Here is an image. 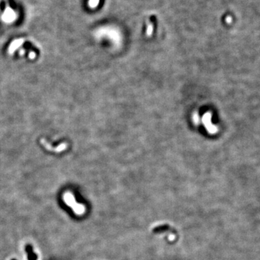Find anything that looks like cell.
<instances>
[{"instance_id": "obj_1", "label": "cell", "mask_w": 260, "mask_h": 260, "mask_svg": "<svg viewBox=\"0 0 260 260\" xmlns=\"http://www.w3.org/2000/svg\"><path fill=\"white\" fill-rule=\"evenodd\" d=\"M64 200L66 203L69 206H71L73 209V210L77 215H82L85 212V207L82 204H79L76 203V201L74 200V198L71 193H66L64 194Z\"/></svg>"}, {"instance_id": "obj_2", "label": "cell", "mask_w": 260, "mask_h": 260, "mask_svg": "<svg viewBox=\"0 0 260 260\" xmlns=\"http://www.w3.org/2000/svg\"><path fill=\"white\" fill-rule=\"evenodd\" d=\"M99 1L100 0H89L88 4H89L90 7H91V8H96L98 4H99Z\"/></svg>"}, {"instance_id": "obj_3", "label": "cell", "mask_w": 260, "mask_h": 260, "mask_svg": "<svg viewBox=\"0 0 260 260\" xmlns=\"http://www.w3.org/2000/svg\"><path fill=\"white\" fill-rule=\"evenodd\" d=\"M152 31H153V28H152L151 25H150V26L148 27V30H147V34L148 35L151 34Z\"/></svg>"}, {"instance_id": "obj_4", "label": "cell", "mask_w": 260, "mask_h": 260, "mask_svg": "<svg viewBox=\"0 0 260 260\" xmlns=\"http://www.w3.org/2000/svg\"><path fill=\"white\" fill-rule=\"evenodd\" d=\"M226 22H227V23H230L231 21H232V18H231V16H228L227 17H226Z\"/></svg>"}]
</instances>
